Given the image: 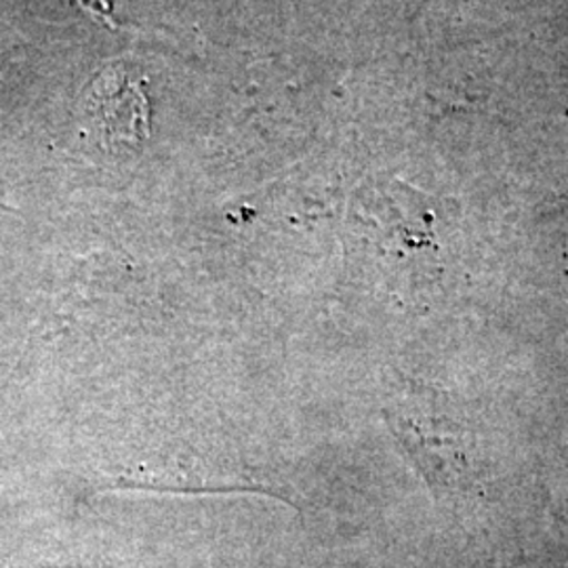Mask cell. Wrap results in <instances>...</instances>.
<instances>
[{
  "label": "cell",
  "mask_w": 568,
  "mask_h": 568,
  "mask_svg": "<svg viewBox=\"0 0 568 568\" xmlns=\"http://www.w3.org/2000/svg\"><path fill=\"white\" fill-rule=\"evenodd\" d=\"M84 121L105 145H138L150 133V100L145 81L124 63L102 70L84 93Z\"/></svg>",
  "instance_id": "cell-1"
},
{
  "label": "cell",
  "mask_w": 568,
  "mask_h": 568,
  "mask_svg": "<svg viewBox=\"0 0 568 568\" xmlns=\"http://www.w3.org/2000/svg\"><path fill=\"white\" fill-rule=\"evenodd\" d=\"M79 4H81L82 9L91 11V13H93L98 20H102L105 26L116 28V23L112 20V9H110L108 0H79Z\"/></svg>",
  "instance_id": "cell-2"
}]
</instances>
